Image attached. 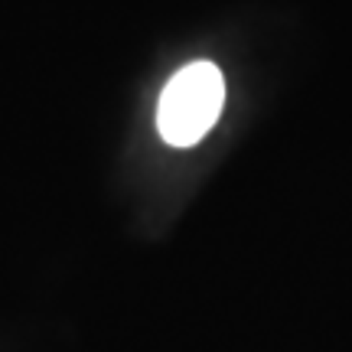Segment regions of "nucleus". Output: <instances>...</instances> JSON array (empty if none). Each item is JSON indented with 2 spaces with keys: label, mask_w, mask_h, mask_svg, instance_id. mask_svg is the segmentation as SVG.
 <instances>
[{
  "label": "nucleus",
  "mask_w": 352,
  "mask_h": 352,
  "mask_svg": "<svg viewBox=\"0 0 352 352\" xmlns=\"http://www.w3.org/2000/svg\"><path fill=\"white\" fill-rule=\"evenodd\" d=\"M226 104V78L219 65L189 63L166 82L157 104V131L173 147H192L215 127Z\"/></svg>",
  "instance_id": "nucleus-1"
}]
</instances>
